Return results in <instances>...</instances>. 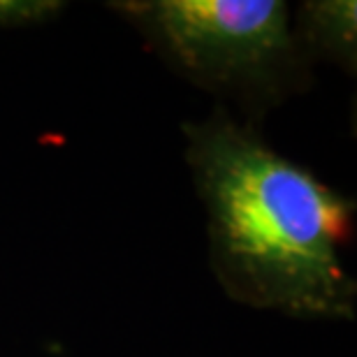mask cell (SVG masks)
Returning a JSON list of instances; mask_svg holds the SVG:
<instances>
[{
  "mask_svg": "<svg viewBox=\"0 0 357 357\" xmlns=\"http://www.w3.org/2000/svg\"><path fill=\"white\" fill-rule=\"evenodd\" d=\"M209 181L220 230L237 258L295 290L334 288L346 211L330 190L251 144L220 149Z\"/></svg>",
  "mask_w": 357,
  "mask_h": 357,
  "instance_id": "cell-1",
  "label": "cell"
},
{
  "mask_svg": "<svg viewBox=\"0 0 357 357\" xmlns=\"http://www.w3.org/2000/svg\"><path fill=\"white\" fill-rule=\"evenodd\" d=\"M155 14L195 61H255L285 40V5L276 0H165Z\"/></svg>",
  "mask_w": 357,
  "mask_h": 357,
  "instance_id": "cell-2",
  "label": "cell"
},
{
  "mask_svg": "<svg viewBox=\"0 0 357 357\" xmlns=\"http://www.w3.org/2000/svg\"><path fill=\"white\" fill-rule=\"evenodd\" d=\"M38 7H47V5H38V3H19V0H0V19H12V17H21V14H31Z\"/></svg>",
  "mask_w": 357,
  "mask_h": 357,
  "instance_id": "cell-3",
  "label": "cell"
}]
</instances>
